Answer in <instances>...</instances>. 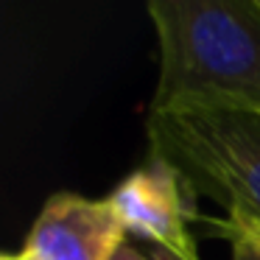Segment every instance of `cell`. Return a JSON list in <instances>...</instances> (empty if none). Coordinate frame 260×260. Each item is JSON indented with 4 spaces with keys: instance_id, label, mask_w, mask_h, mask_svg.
I'll list each match as a JSON object with an SVG mask.
<instances>
[{
    "instance_id": "cell-5",
    "label": "cell",
    "mask_w": 260,
    "mask_h": 260,
    "mask_svg": "<svg viewBox=\"0 0 260 260\" xmlns=\"http://www.w3.org/2000/svg\"><path fill=\"white\" fill-rule=\"evenodd\" d=\"M218 232L230 241L232 260H260V218L249 213H226Z\"/></svg>"
},
{
    "instance_id": "cell-1",
    "label": "cell",
    "mask_w": 260,
    "mask_h": 260,
    "mask_svg": "<svg viewBox=\"0 0 260 260\" xmlns=\"http://www.w3.org/2000/svg\"><path fill=\"white\" fill-rule=\"evenodd\" d=\"M159 73L151 107L260 112V0H151Z\"/></svg>"
},
{
    "instance_id": "cell-7",
    "label": "cell",
    "mask_w": 260,
    "mask_h": 260,
    "mask_svg": "<svg viewBox=\"0 0 260 260\" xmlns=\"http://www.w3.org/2000/svg\"><path fill=\"white\" fill-rule=\"evenodd\" d=\"M112 260H148V254H143L140 249H135L129 241H126L123 246H120L118 252H115V257H112Z\"/></svg>"
},
{
    "instance_id": "cell-6",
    "label": "cell",
    "mask_w": 260,
    "mask_h": 260,
    "mask_svg": "<svg viewBox=\"0 0 260 260\" xmlns=\"http://www.w3.org/2000/svg\"><path fill=\"white\" fill-rule=\"evenodd\" d=\"M148 260H202L199 252H174V249H165V246H151L148 249Z\"/></svg>"
},
{
    "instance_id": "cell-4",
    "label": "cell",
    "mask_w": 260,
    "mask_h": 260,
    "mask_svg": "<svg viewBox=\"0 0 260 260\" xmlns=\"http://www.w3.org/2000/svg\"><path fill=\"white\" fill-rule=\"evenodd\" d=\"M185 187L182 176L168 162L151 157L109 193V204L123 221L126 232L151 241V246L190 254L199 249L187 226L190 204Z\"/></svg>"
},
{
    "instance_id": "cell-2",
    "label": "cell",
    "mask_w": 260,
    "mask_h": 260,
    "mask_svg": "<svg viewBox=\"0 0 260 260\" xmlns=\"http://www.w3.org/2000/svg\"><path fill=\"white\" fill-rule=\"evenodd\" d=\"M148 151L168 162L193 193L226 213L260 218V112L243 107L148 109Z\"/></svg>"
},
{
    "instance_id": "cell-3",
    "label": "cell",
    "mask_w": 260,
    "mask_h": 260,
    "mask_svg": "<svg viewBox=\"0 0 260 260\" xmlns=\"http://www.w3.org/2000/svg\"><path fill=\"white\" fill-rule=\"evenodd\" d=\"M126 235L109 199L62 190L42 204L20 252L28 260H112Z\"/></svg>"
}]
</instances>
